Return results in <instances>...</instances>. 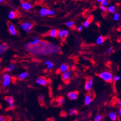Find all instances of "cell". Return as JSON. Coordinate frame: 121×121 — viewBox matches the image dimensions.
Wrapping results in <instances>:
<instances>
[{
  "label": "cell",
  "instance_id": "1",
  "mask_svg": "<svg viewBox=\"0 0 121 121\" xmlns=\"http://www.w3.org/2000/svg\"><path fill=\"white\" fill-rule=\"evenodd\" d=\"M24 49L33 55L37 56H45L59 53L60 52L59 47L46 41H40L35 45L28 43L24 46Z\"/></svg>",
  "mask_w": 121,
  "mask_h": 121
},
{
  "label": "cell",
  "instance_id": "2",
  "mask_svg": "<svg viewBox=\"0 0 121 121\" xmlns=\"http://www.w3.org/2000/svg\"><path fill=\"white\" fill-rule=\"evenodd\" d=\"M99 76L101 79L107 82H111L113 80V76L111 72L106 71L99 73Z\"/></svg>",
  "mask_w": 121,
  "mask_h": 121
},
{
  "label": "cell",
  "instance_id": "3",
  "mask_svg": "<svg viewBox=\"0 0 121 121\" xmlns=\"http://www.w3.org/2000/svg\"><path fill=\"white\" fill-rule=\"evenodd\" d=\"M11 82V78L8 73H5L3 76V86L4 87H7L10 84Z\"/></svg>",
  "mask_w": 121,
  "mask_h": 121
},
{
  "label": "cell",
  "instance_id": "4",
  "mask_svg": "<svg viewBox=\"0 0 121 121\" xmlns=\"http://www.w3.org/2000/svg\"><path fill=\"white\" fill-rule=\"evenodd\" d=\"M93 93L92 92H89L88 93V94L86 95L85 96V98H84V103L86 105H89L93 101Z\"/></svg>",
  "mask_w": 121,
  "mask_h": 121
},
{
  "label": "cell",
  "instance_id": "5",
  "mask_svg": "<svg viewBox=\"0 0 121 121\" xmlns=\"http://www.w3.org/2000/svg\"><path fill=\"white\" fill-rule=\"evenodd\" d=\"M8 31L11 35L15 36L17 35V32L16 29V27L13 23L9 22L8 23Z\"/></svg>",
  "mask_w": 121,
  "mask_h": 121
},
{
  "label": "cell",
  "instance_id": "6",
  "mask_svg": "<svg viewBox=\"0 0 121 121\" xmlns=\"http://www.w3.org/2000/svg\"><path fill=\"white\" fill-rule=\"evenodd\" d=\"M33 25L31 23L25 22L22 23L21 25V28L25 31L27 33H28L33 28Z\"/></svg>",
  "mask_w": 121,
  "mask_h": 121
},
{
  "label": "cell",
  "instance_id": "7",
  "mask_svg": "<svg viewBox=\"0 0 121 121\" xmlns=\"http://www.w3.org/2000/svg\"><path fill=\"white\" fill-rule=\"evenodd\" d=\"M93 78L91 77L88 78L85 83V85H84V89L87 91H89L93 86Z\"/></svg>",
  "mask_w": 121,
  "mask_h": 121
},
{
  "label": "cell",
  "instance_id": "8",
  "mask_svg": "<svg viewBox=\"0 0 121 121\" xmlns=\"http://www.w3.org/2000/svg\"><path fill=\"white\" fill-rule=\"evenodd\" d=\"M68 35H69V33L68 31H67V30H60V31H58L57 36H58L60 39L64 40L67 37Z\"/></svg>",
  "mask_w": 121,
  "mask_h": 121
},
{
  "label": "cell",
  "instance_id": "9",
  "mask_svg": "<svg viewBox=\"0 0 121 121\" xmlns=\"http://www.w3.org/2000/svg\"><path fill=\"white\" fill-rule=\"evenodd\" d=\"M5 100L7 101L9 105V107L10 109H13L14 108V99L13 97L10 96H5Z\"/></svg>",
  "mask_w": 121,
  "mask_h": 121
},
{
  "label": "cell",
  "instance_id": "10",
  "mask_svg": "<svg viewBox=\"0 0 121 121\" xmlns=\"http://www.w3.org/2000/svg\"><path fill=\"white\" fill-rule=\"evenodd\" d=\"M71 78V72L69 70H67L64 72L62 75V79L64 81H68Z\"/></svg>",
  "mask_w": 121,
  "mask_h": 121
},
{
  "label": "cell",
  "instance_id": "11",
  "mask_svg": "<svg viewBox=\"0 0 121 121\" xmlns=\"http://www.w3.org/2000/svg\"><path fill=\"white\" fill-rule=\"evenodd\" d=\"M68 98L72 100H74L78 99L79 93L77 92H71L68 94Z\"/></svg>",
  "mask_w": 121,
  "mask_h": 121
},
{
  "label": "cell",
  "instance_id": "12",
  "mask_svg": "<svg viewBox=\"0 0 121 121\" xmlns=\"http://www.w3.org/2000/svg\"><path fill=\"white\" fill-rule=\"evenodd\" d=\"M36 83L40 85L45 86L47 85V81L45 78L40 77H39L37 79V80H36Z\"/></svg>",
  "mask_w": 121,
  "mask_h": 121
},
{
  "label": "cell",
  "instance_id": "13",
  "mask_svg": "<svg viewBox=\"0 0 121 121\" xmlns=\"http://www.w3.org/2000/svg\"><path fill=\"white\" fill-rule=\"evenodd\" d=\"M21 8L24 10L28 11L32 8V5L27 2L21 1Z\"/></svg>",
  "mask_w": 121,
  "mask_h": 121
},
{
  "label": "cell",
  "instance_id": "14",
  "mask_svg": "<svg viewBox=\"0 0 121 121\" xmlns=\"http://www.w3.org/2000/svg\"><path fill=\"white\" fill-rule=\"evenodd\" d=\"M9 49V46L6 43L0 44V55H2Z\"/></svg>",
  "mask_w": 121,
  "mask_h": 121
},
{
  "label": "cell",
  "instance_id": "15",
  "mask_svg": "<svg viewBox=\"0 0 121 121\" xmlns=\"http://www.w3.org/2000/svg\"><path fill=\"white\" fill-rule=\"evenodd\" d=\"M58 30L56 29H51L48 32V35L51 38H56L58 35Z\"/></svg>",
  "mask_w": 121,
  "mask_h": 121
},
{
  "label": "cell",
  "instance_id": "16",
  "mask_svg": "<svg viewBox=\"0 0 121 121\" xmlns=\"http://www.w3.org/2000/svg\"><path fill=\"white\" fill-rule=\"evenodd\" d=\"M8 17L10 19H14L18 17V13L15 11L11 10L9 13Z\"/></svg>",
  "mask_w": 121,
  "mask_h": 121
},
{
  "label": "cell",
  "instance_id": "17",
  "mask_svg": "<svg viewBox=\"0 0 121 121\" xmlns=\"http://www.w3.org/2000/svg\"><path fill=\"white\" fill-rule=\"evenodd\" d=\"M117 116L118 115L117 114V113L115 112H111L109 113L108 115V117L109 118V119L113 121H115L117 120Z\"/></svg>",
  "mask_w": 121,
  "mask_h": 121
},
{
  "label": "cell",
  "instance_id": "18",
  "mask_svg": "<svg viewBox=\"0 0 121 121\" xmlns=\"http://www.w3.org/2000/svg\"><path fill=\"white\" fill-rule=\"evenodd\" d=\"M29 76V74L27 72H23L22 73H20L19 76H18V77H19V79L20 80H24V79H25L27 77Z\"/></svg>",
  "mask_w": 121,
  "mask_h": 121
},
{
  "label": "cell",
  "instance_id": "19",
  "mask_svg": "<svg viewBox=\"0 0 121 121\" xmlns=\"http://www.w3.org/2000/svg\"><path fill=\"white\" fill-rule=\"evenodd\" d=\"M105 40V39L104 37H103L102 35H99L96 40V43L98 45H100L102 43H103Z\"/></svg>",
  "mask_w": 121,
  "mask_h": 121
},
{
  "label": "cell",
  "instance_id": "20",
  "mask_svg": "<svg viewBox=\"0 0 121 121\" xmlns=\"http://www.w3.org/2000/svg\"><path fill=\"white\" fill-rule=\"evenodd\" d=\"M69 69V66L68 65H67L66 64H62L60 66L59 68V70L60 71V72H64L68 70Z\"/></svg>",
  "mask_w": 121,
  "mask_h": 121
},
{
  "label": "cell",
  "instance_id": "21",
  "mask_svg": "<svg viewBox=\"0 0 121 121\" xmlns=\"http://www.w3.org/2000/svg\"><path fill=\"white\" fill-rule=\"evenodd\" d=\"M48 9L46 8H42L40 10V15L42 16H44L45 15H47V14Z\"/></svg>",
  "mask_w": 121,
  "mask_h": 121
},
{
  "label": "cell",
  "instance_id": "22",
  "mask_svg": "<svg viewBox=\"0 0 121 121\" xmlns=\"http://www.w3.org/2000/svg\"><path fill=\"white\" fill-rule=\"evenodd\" d=\"M33 39H34V40L30 41L28 43L29 44H30V45H35L36 44L38 43L40 41L39 39H37L36 37H34Z\"/></svg>",
  "mask_w": 121,
  "mask_h": 121
},
{
  "label": "cell",
  "instance_id": "23",
  "mask_svg": "<svg viewBox=\"0 0 121 121\" xmlns=\"http://www.w3.org/2000/svg\"><path fill=\"white\" fill-rule=\"evenodd\" d=\"M75 24V22L74 21H69L66 23V25L68 27H69L71 29H73V28H75L74 27Z\"/></svg>",
  "mask_w": 121,
  "mask_h": 121
},
{
  "label": "cell",
  "instance_id": "24",
  "mask_svg": "<svg viewBox=\"0 0 121 121\" xmlns=\"http://www.w3.org/2000/svg\"><path fill=\"white\" fill-rule=\"evenodd\" d=\"M102 119V116L100 114H96L94 118V121H101Z\"/></svg>",
  "mask_w": 121,
  "mask_h": 121
},
{
  "label": "cell",
  "instance_id": "25",
  "mask_svg": "<svg viewBox=\"0 0 121 121\" xmlns=\"http://www.w3.org/2000/svg\"><path fill=\"white\" fill-rule=\"evenodd\" d=\"M65 98H64L63 97H60V98H58L56 101V102L58 103V104L59 105L63 104L65 102Z\"/></svg>",
  "mask_w": 121,
  "mask_h": 121
},
{
  "label": "cell",
  "instance_id": "26",
  "mask_svg": "<svg viewBox=\"0 0 121 121\" xmlns=\"http://www.w3.org/2000/svg\"><path fill=\"white\" fill-rule=\"evenodd\" d=\"M92 20V19H90V18L88 19L85 22H84L83 23V26H84V27H86V28L88 27L89 26V24H90V22H91Z\"/></svg>",
  "mask_w": 121,
  "mask_h": 121
},
{
  "label": "cell",
  "instance_id": "27",
  "mask_svg": "<svg viewBox=\"0 0 121 121\" xmlns=\"http://www.w3.org/2000/svg\"><path fill=\"white\" fill-rule=\"evenodd\" d=\"M46 65H47V67L48 69H51L54 66V65L51 62V61H49V60H48V61H47L46 62Z\"/></svg>",
  "mask_w": 121,
  "mask_h": 121
},
{
  "label": "cell",
  "instance_id": "28",
  "mask_svg": "<svg viewBox=\"0 0 121 121\" xmlns=\"http://www.w3.org/2000/svg\"><path fill=\"white\" fill-rule=\"evenodd\" d=\"M15 65L14 64H10L9 65V67L7 68V72H11L12 70H13V69H15Z\"/></svg>",
  "mask_w": 121,
  "mask_h": 121
},
{
  "label": "cell",
  "instance_id": "29",
  "mask_svg": "<svg viewBox=\"0 0 121 121\" xmlns=\"http://www.w3.org/2000/svg\"><path fill=\"white\" fill-rule=\"evenodd\" d=\"M107 10L110 13H114L115 11V8L113 5H110L107 8Z\"/></svg>",
  "mask_w": 121,
  "mask_h": 121
},
{
  "label": "cell",
  "instance_id": "30",
  "mask_svg": "<svg viewBox=\"0 0 121 121\" xmlns=\"http://www.w3.org/2000/svg\"><path fill=\"white\" fill-rule=\"evenodd\" d=\"M77 114V111L75 108H71L69 110V114L70 115H74Z\"/></svg>",
  "mask_w": 121,
  "mask_h": 121
},
{
  "label": "cell",
  "instance_id": "31",
  "mask_svg": "<svg viewBox=\"0 0 121 121\" xmlns=\"http://www.w3.org/2000/svg\"><path fill=\"white\" fill-rule=\"evenodd\" d=\"M120 18V15L119 13H115L114 15V17H113V19L115 21H118L119 20Z\"/></svg>",
  "mask_w": 121,
  "mask_h": 121
},
{
  "label": "cell",
  "instance_id": "32",
  "mask_svg": "<svg viewBox=\"0 0 121 121\" xmlns=\"http://www.w3.org/2000/svg\"><path fill=\"white\" fill-rule=\"evenodd\" d=\"M101 3L102 5H103V6L106 7V6H107L109 2L108 0H101Z\"/></svg>",
  "mask_w": 121,
  "mask_h": 121
},
{
  "label": "cell",
  "instance_id": "33",
  "mask_svg": "<svg viewBox=\"0 0 121 121\" xmlns=\"http://www.w3.org/2000/svg\"><path fill=\"white\" fill-rule=\"evenodd\" d=\"M55 13H56L55 11H54V10H49V9H48L47 15H53L54 14H55Z\"/></svg>",
  "mask_w": 121,
  "mask_h": 121
},
{
  "label": "cell",
  "instance_id": "34",
  "mask_svg": "<svg viewBox=\"0 0 121 121\" xmlns=\"http://www.w3.org/2000/svg\"><path fill=\"white\" fill-rule=\"evenodd\" d=\"M121 79L120 76H116L114 77H113V80H114L115 82H117L119 81Z\"/></svg>",
  "mask_w": 121,
  "mask_h": 121
},
{
  "label": "cell",
  "instance_id": "35",
  "mask_svg": "<svg viewBox=\"0 0 121 121\" xmlns=\"http://www.w3.org/2000/svg\"><path fill=\"white\" fill-rule=\"evenodd\" d=\"M100 9L101 10H103V11H107V8L106 7H105V6H103V5H100Z\"/></svg>",
  "mask_w": 121,
  "mask_h": 121
},
{
  "label": "cell",
  "instance_id": "36",
  "mask_svg": "<svg viewBox=\"0 0 121 121\" xmlns=\"http://www.w3.org/2000/svg\"><path fill=\"white\" fill-rule=\"evenodd\" d=\"M39 99H40V100L43 101L44 100V96L42 95H41L39 96Z\"/></svg>",
  "mask_w": 121,
  "mask_h": 121
},
{
  "label": "cell",
  "instance_id": "37",
  "mask_svg": "<svg viewBox=\"0 0 121 121\" xmlns=\"http://www.w3.org/2000/svg\"><path fill=\"white\" fill-rule=\"evenodd\" d=\"M112 51H113V47H111L109 48H108V49H107V52L108 53H111L112 52Z\"/></svg>",
  "mask_w": 121,
  "mask_h": 121
},
{
  "label": "cell",
  "instance_id": "38",
  "mask_svg": "<svg viewBox=\"0 0 121 121\" xmlns=\"http://www.w3.org/2000/svg\"><path fill=\"white\" fill-rule=\"evenodd\" d=\"M77 30L79 32H81L83 30V27L81 26H80V27H79L77 29Z\"/></svg>",
  "mask_w": 121,
  "mask_h": 121
},
{
  "label": "cell",
  "instance_id": "39",
  "mask_svg": "<svg viewBox=\"0 0 121 121\" xmlns=\"http://www.w3.org/2000/svg\"><path fill=\"white\" fill-rule=\"evenodd\" d=\"M4 121V119L3 117L0 115V121Z\"/></svg>",
  "mask_w": 121,
  "mask_h": 121
},
{
  "label": "cell",
  "instance_id": "40",
  "mask_svg": "<svg viewBox=\"0 0 121 121\" xmlns=\"http://www.w3.org/2000/svg\"><path fill=\"white\" fill-rule=\"evenodd\" d=\"M119 114L120 116L121 115V108L119 110Z\"/></svg>",
  "mask_w": 121,
  "mask_h": 121
},
{
  "label": "cell",
  "instance_id": "41",
  "mask_svg": "<svg viewBox=\"0 0 121 121\" xmlns=\"http://www.w3.org/2000/svg\"><path fill=\"white\" fill-rule=\"evenodd\" d=\"M118 105L119 106H121V101H118Z\"/></svg>",
  "mask_w": 121,
  "mask_h": 121
},
{
  "label": "cell",
  "instance_id": "42",
  "mask_svg": "<svg viewBox=\"0 0 121 121\" xmlns=\"http://www.w3.org/2000/svg\"><path fill=\"white\" fill-rule=\"evenodd\" d=\"M5 1V0H0V3H3Z\"/></svg>",
  "mask_w": 121,
  "mask_h": 121
},
{
  "label": "cell",
  "instance_id": "43",
  "mask_svg": "<svg viewBox=\"0 0 121 121\" xmlns=\"http://www.w3.org/2000/svg\"><path fill=\"white\" fill-rule=\"evenodd\" d=\"M97 1H98V2H99V3H101V0H97Z\"/></svg>",
  "mask_w": 121,
  "mask_h": 121
},
{
  "label": "cell",
  "instance_id": "44",
  "mask_svg": "<svg viewBox=\"0 0 121 121\" xmlns=\"http://www.w3.org/2000/svg\"><path fill=\"white\" fill-rule=\"evenodd\" d=\"M84 60H88V59L86 58H84Z\"/></svg>",
  "mask_w": 121,
  "mask_h": 121
},
{
  "label": "cell",
  "instance_id": "45",
  "mask_svg": "<svg viewBox=\"0 0 121 121\" xmlns=\"http://www.w3.org/2000/svg\"><path fill=\"white\" fill-rule=\"evenodd\" d=\"M41 1H46V0H41Z\"/></svg>",
  "mask_w": 121,
  "mask_h": 121
}]
</instances>
